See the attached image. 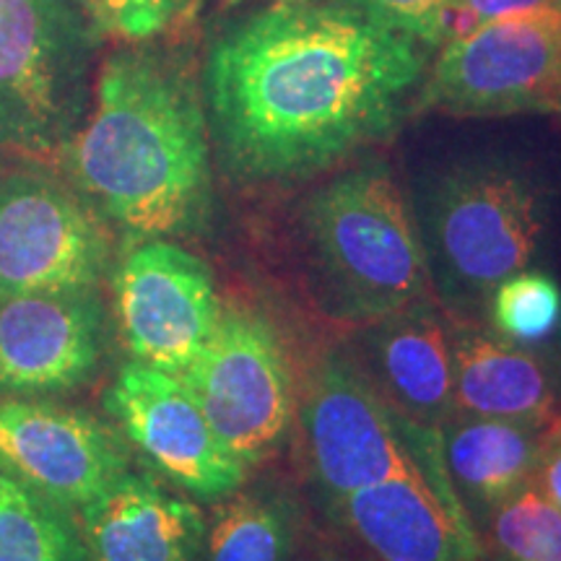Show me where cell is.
<instances>
[{"label":"cell","mask_w":561,"mask_h":561,"mask_svg":"<svg viewBox=\"0 0 561 561\" xmlns=\"http://www.w3.org/2000/svg\"><path fill=\"white\" fill-rule=\"evenodd\" d=\"M115 314L136 362L180 377L221 318L214 273L198 255L167 240H146L112 278Z\"/></svg>","instance_id":"cell-9"},{"label":"cell","mask_w":561,"mask_h":561,"mask_svg":"<svg viewBox=\"0 0 561 561\" xmlns=\"http://www.w3.org/2000/svg\"><path fill=\"white\" fill-rule=\"evenodd\" d=\"M453 3L455 0H346L351 9L426 47H437L450 37Z\"/></svg>","instance_id":"cell-23"},{"label":"cell","mask_w":561,"mask_h":561,"mask_svg":"<svg viewBox=\"0 0 561 561\" xmlns=\"http://www.w3.org/2000/svg\"><path fill=\"white\" fill-rule=\"evenodd\" d=\"M107 265V237L79 198L34 174L0 180V297L91 291Z\"/></svg>","instance_id":"cell-11"},{"label":"cell","mask_w":561,"mask_h":561,"mask_svg":"<svg viewBox=\"0 0 561 561\" xmlns=\"http://www.w3.org/2000/svg\"><path fill=\"white\" fill-rule=\"evenodd\" d=\"M68 164L89 201L133 237L191 229L208 206L210 128L185 62L151 47L112 53Z\"/></svg>","instance_id":"cell-2"},{"label":"cell","mask_w":561,"mask_h":561,"mask_svg":"<svg viewBox=\"0 0 561 561\" xmlns=\"http://www.w3.org/2000/svg\"><path fill=\"white\" fill-rule=\"evenodd\" d=\"M533 483L561 510V426L546 439L536 473H533Z\"/></svg>","instance_id":"cell-26"},{"label":"cell","mask_w":561,"mask_h":561,"mask_svg":"<svg viewBox=\"0 0 561 561\" xmlns=\"http://www.w3.org/2000/svg\"><path fill=\"white\" fill-rule=\"evenodd\" d=\"M104 30L125 39H151L178 16L182 0H87Z\"/></svg>","instance_id":"cell-24"},{"label":"cell","mask_w":561,"mask_h":561,"mask_svg":"<svg viewBox=\"0 0 561 561\" xmlns=\"http://www.w3.org/2000/svg\"><path fill=\"white\" fill-rule=\"evenodd\" d=\"M557 210L541 170L504 153H473L426 174L413 219L442 294L460 307H486L496 284L536 265Z\"/></svg>","instance_id":"cell-3"},{"label":"cell","mask_w":561,"mask_h":561,"mask_svg":"<svg viewBox=\"0 0 561 561\" xmlns=\"http://www.w3.org/2000/svg\"><path fill=\"white\" fill-rule=\"evenodd\" d=\"M180 380L224 445L248 468L276 450L289 432V362L273 325L261 314L221 310L208 343Z\"/></svg>","instance_id":"cell-7"},{"label":"cell","mask_w":561,"mask_h":561,"mask_svg":"<svg viewBox=\"0 0 561 561\" xmlns=\"http://www.w3.org/2000/svg\"><path fill=\"white\" fill-rule=\"evenodd\" d=\"M486 310L494 333L525 343L546 341L561 322V289L557 280L536 268L512 273L489 294Z\"/></svg>","instance_id":"cell-22"},{"label":"cell","mask_w":561,"mask_h":561,"mask_svg":"<svg viewBox=\"0 0 561 561\" xmlns=\"http://www.w3.org/2000/svg\"><path fill=\"white\" fill-rule=\"evenodd\" d=\"M413 104L455 117L561 110V9L515 13L455 34Z\"/></svg>","instance_id":"cell-5"},{"label":"cell","mask_w":561,"mask_h":561,"mask_svg":"<svg viewBox=\"0 0 561 561\" xmlns=\"http://www.w3.org/2000/svg\"><path fill=\"white\" fill-rule=\"evenodd\" d=\"M559 426L455 413L442 426V458L447 476L468 500L496 507L533 481L538 458Z\"/></svg>","instance_id":"cell-18"},{"label":"cell","mask_w":561,"mask_h":561,"mask_svg":"<svg viewBox=\"0 0 561 561\" xmlns=\"http://www.w3.org/2000/svg\"><path fill=\"white\" fill-rule=\"evenodd\" d=\"M367 377L403 424L437 430L455 416L450 331L430 299L364 328Z\"/></svg>","instance_id":"cell-14"},{"label":"cell","mask_w":561,"mask_h":561,"mask_svg":"<svg viewBox=\"0 0 561 561\" xmlns=\"http://www.w3.org/2000/svg\"><path fill=\"white\" fill-rule=\"evenodd\" d=\"M79 528L91 561H195L206 541L195 504L130 471L83 504Z\"/></svg>","instance_id":"cell-15"},{"label":"cell","mask_w":561,"mask_h":561,"mask_svg":"<svg viewBox=\"0 0 561 561\" xmlns=\"http://www.w3.org/2000/svg\"><path fill=\"white\" fill-rule=\"evenodd\" d=\"M426 47L346 3H289L224 32L206 62L210 138L231 178H314L396 133Z\"/></svg>","instance_id":"cell-1"},{"label":"cell","mask_w":561,"mask_h":561,"mask_svg":"<svg viewBox=\"0 0 561 561\" xmlns=\"http://www.w3.org/2000/svg\"><path fill=\"white\" fill-rule=\"evenodd\" d=\"M87 47L70 0H0V146L53 153L70 144Z\"/></svg>","instance_id":"cell-6"},{"label":"cell","mask_w":561,"mask_h":561,"mask_svg":"<svg viewBox=\"0 0 561 561\" xmlns=\"http://www.w3.org/2000/svg\"><path fill=\"white\" fill-rule=\"evenodd\" d=\"M104 405L157 471L198 500L234 494L248 466L224 445L180 377L130 362L117 371Z\"/></svg>","instance_id":"cell-10"},{"label":"cell","mask_w":561,"mask_h":561,"mask_svg":"<svg viewBox=\"0 0 561 561\" xmlns=\"http://www.w3.org/2000/svg\"><path fill=\"white\" fill-rule=\"evenodd\" d=\"M301 424L312 471L333 502L390 479L426 481L396 411L346 356H328L314 369Z\"/></svg>","instance_id":"cell-8"},{"label":"cell","mask_w":561,"mask_h":561,"mask_svg":"<svg viewBox=\"0 0 561 561\" xmlns=\"http://www.w3.org/2000/svg\"><path fill=\"white\" fill-rule=\"evenodd\" d=\"M206 546L208 561H286L291 520L276 500L234 496L216 512Z\"/></svg>","instance_id":"cell-20"},{"label":"cell","mask_w":561,"mask_h":561,"mask_svg":"<svg viewBox=\"0 0 561 561\" xmlns=\"http://www.w3.org/2000/svg\"><path fill=\"white\" fill-rule=\"evenodd\" d=\"M128 447L87 411L47 401H0V471L68 510L128 473Z\"/></svg>","instance_id":"cell-12"},{"label":"cell","mask_w":561,"mask_h":561,"mask_svg":"<svg viewBox=\"0 0 561 561\" xmlns=\"http://www.w3.org/2000/svg\"><path fill=\"white\" fill-rule=\"evenodd\" d=\"M0 561H91L70 510L0 471Z\"/></svg>","instance_id":"cell-19"},{"label":"cell","mask_w":561,"mask_h":561,"mask_svg":"<svg viewBox=\"0 0 561 561\" xmlns=\"http://www.w3.org/2000/svg\"><path fill=\"white\" fill-rule=\"evenodd\" d=\"M301 240L314 294L333 320L367 328L430 291L416 219L382 161L322 182L301 208Z\"/></svg>","instance_id":"cell-4"},{"label":"cell","mask_w":561,"mask_h":561,"mask_svg":"<svg viewBox=\"0 0 561 561\" xmlns=\"http://www.w3.org/2000/svg\"><path fill=\"white\" fill-rule=\"evenodd\" d=\"M489 512V536L504 561H561V510L536 483Z\"/></svg>","instance_id":"cell-21"},{"label":"cell","mask_w":561,"mask_h":561,"mask_svg":"<svg viewBox=\"0 0 561 561\" xmlns=\"http://www.w3.org/2000/svg\"><path fill=\"white\" fill-rule=\"evenodd\" d=\"M543 9H561V0H455L450 37L473 30L479 24H486V21Z\"/></svg>","instance_id":"cell-25"},{"label":"cell","mask_w":561,"mask_h":561,"mask_svg":"<svg viewBox=\"0 0 561 561\" xmlns=\"http://www.w3.org/2000/svg\"><path fill=\"white\" fill-rule=\"evenodd\" d=\"M455 413L561 426L549 369L520 343L471 322L450 331Z\"/></svg>","instance_id":"cell-17"},{"label":"cell","mask_w":561,"mask_h":561,"mask_svg":"<svg viewBox=\"0 0 561 561\" xmlns=\"http://www.w3.org/2000/svg\"><path fill=\"white\" fill-rule=\"evenodd\" d=\"M343 523L380 561H479L471 523L453 515L424 479H390L343 496Z\"/></svg>","instance_id":"cell-16"},{"label":"cell","mask_w":561,"mask_h":561,"mask_svg":"<svg viewBox=\"0 0 561 561\" xmlns=\"http://www.w3.org/2000/svg\"><path fill=\"white\" fill-rule=\"evenodd\" d=\"M102 328L91 291L0 297V396L81 388L100 367Z\"/></svg>","instance_id":"cell-13"}]
</instances>
